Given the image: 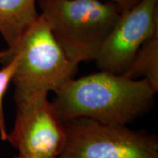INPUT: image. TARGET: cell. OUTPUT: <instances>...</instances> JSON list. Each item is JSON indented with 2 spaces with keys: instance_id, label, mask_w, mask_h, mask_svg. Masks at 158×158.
Instances as JSON below:
<instances>
[{
  "instance_id": "cell-7",
  "label": "cell",
  "mask_w": 158,
  "mask_h": 158,
  "mask_svg": "<svg viewBox=\"0 0 158 158\" xmlns=\"http://www.w3.org/2000/svg\"><path fill=\"white\" fill-rule=\"evenodd\" d=\"M37 0H0V34L7 48L15 46L40 14Z\"/></svg>"
},
{
  "instance_id": "cell-2",
  "label": "cell",
  "mask_w": 158,
  "mask_h": 158,
  "mask_svg": "<svg viewBox=\"0 0 158 158\" xmlns=\"http://www.w3.org/2000/svg\"><path fill=\"white\" fill-rule=\"evenodd\" d=\"M13 58L17 60L12 80L15 105L35 94L56 92L74 78L78 67L68 58L40 14L15 46L0 51L3 65Z\"/></svg>"
},
{
  "instance_id": "cell-9",
  "label": "cell",
  "mask_w": 158,
  "mask_h": 158,
  "mask_svg": "<svg viewBox=\"0 0 158 158\" xmlns=\"http://www.w3.org/2000/svg\"><path fill=\"white\" fill-rule=\"evenodd\" d=\"M17 68V60L13 58L4 64V67L0 70V138L3 141H6L7 136V130L6 127L5 111H4V97L12 83L13 76Z\"/></svg>"
},
{
  "instance_id": "cell-10",
  "label": "cell",
  "mask_w": 158,
  "mask_h": 158,
  "mask_svg": "<svg viewBox=\"0 0 158 158\" xmlns=\"http://www.w3.org/2000/svg\"><path fill=\"white\" fill-rule=\"evenodd\" d=\"M106 1L115 3L124 12L133 8L136 5H138L141 0H106Z\"/></svg>"
},
{
  "instance_id": "cell-11",
  "label": "cell",
  "mask_w": 158,
  "mask_h": 158,
  "mask_svg": "<svg viewBox=\"0 0 158 158\" xmlns=\"http://www.w3.org/2000/svg\"><path fill=\"white\" fill-rule=\"evenodd\" d=\"M11 158H59V157H24V156H21V155H15L14 157H11Z\"/></svg>"
},
{
  "instance_id": "cell-1",
  "label": "cell",
  "mask_w": 158,
  "mask_h": 158,
  "mask_svg": "<svg viewBox=\"0 0 158 158\" xmlns=\"http://www.w3.org/2000/svg\"><path fill=\"white\" fill-rule=\"evenodd\" d=\"M54 93L52 102L63 122L84 117L127 125L149 111L157 92L146 78L100 70L71 78Z\"/></svg>"
},
{
  "instance_id": "cell-3",
  "label": "cell",
  "mask_w": 158,
  "mask_h": 158,
  "mask_svg": "<svg viewBox=\"0 0 158 158\" xmlns=\"http://www.w3.org/2000/svg\"><path fill=\"white\" fill-rule=\"evenodd\" d=\"M40 15L71 62L94 61L122 10L101 0H37Z\"/></svg>"
},
{
  "instance_id": "cell-6",
  "label": "cell",
  "mask_w": 158,
  "mask_h": 158,
  "mask_svg": "<svg viewBox=\"0 0 158 158\" xmlns=\"http://www.w3.org/2000/svg\"><path fill=\"white\" fill-rule=\"evenodd\" d=\"M157 31L158 0H141L122 12L94 59L98 68L122 74L141 45Z\"/></svg>"
},
{
  "instance_id": "cell-4",
  "label": "cell",
  "mask_w": 158,
  "mask_h": 158,
  "mask_svg": "<svg viewBox=\"0 0 158 158\" xmlns=\"http://www.w3.org/2000/svg\"><path fill=\"white\" fill-rule=\"evenodd\" d=\"M64 124L66 141L59 158H158L153 134L84 117Z\"/></svg>"
},
{
  "instance_id": "cell-5",
  "label": "cell",
  "mask_w": 158,
  "mask_h": 158,
  "mask_svg": "<svg viewBox=\"0 0 158 158\" xmlns=\"http://www.w3.org/2000/svg\"><path fill=\"white\" fill-rule=\"evenodd\" d=\"M64 122L48 93L35 94L16 104L13 129L6 141L19 155L29 157H59L64 147Z\"/></svg>"
},
{
  "instance_id": "cell-8",
  "label": "cell",
  "mask_w": 158,
  "mask_h": 158,
  "mask_svg": "<svg viewBox=\"0 0 158 158\" xmlns=\"http://www.w3.org/2000/svg\"><path fill=\"white\" fill-rule=\"evenodd\" d=\"M132 79L146 78L158 91V31L141 45L122 73Z\"/></svg>"
}]
</instances>
